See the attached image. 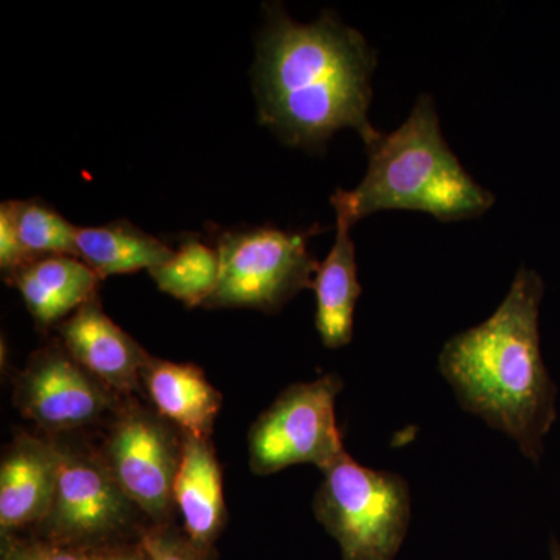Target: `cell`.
<instances>
[{
  "instance_id": "cell-15",
  "label": "cell",
  "mask_w": 560,
  "mask_h": 560,
  "mask_svg": "<svg viewBox=\"0 0 560 560\" xmlns=\"http://www.w3.org/2000/svg\"><path fill=\"white\" fill-rule=\"evenodd\" d=\"M151 401L183 434L209 440L220 411L219 390L194 364L147 360L142 371Z\"/></svg>"
},
{
  "instance_id": "cell-18",
  "label": "cell",
  "mask_w": 560,
  "mask_h": 560,
  "mask_svg": "<svg viewBox=\"0 0 560 560\" xmlns=\"http://www.w3.org/2000/svg\"><path fill=\"white\" fill-rule=\"evenodd\" d=\"M10 212L27 260L43 256H75L77 230L57 210L38 201L2 202Z\"/></svg>"
},
{
  "instance_id": "cell-22",
  "label": "cell",
  "mask_w": 560,
  "mask_h": 560,
  "mask_svg": "<svg viewBox=\"0 0 560 560\" xmlns=\"http://www.w3.org/2000/svg\"><path fill=\"white\" fill-rule=\"evenodd\" d=\"M90 560H151L142 547L136 550L90 552Z\"/></svg>"
},
{
  "instance_id": "cell-14",
  "label": "cell",
  "mask_w": 560,
  "mask_h": 560,
  "mask_svg": "<svg viewBox=\"0 0 560 560\" xmlns=\"http://www.w3.org/2000/svg\"><path fill=\"white\" fill-rule=\"evenodd\" d=\"M28 312L47 327L79 311L95 298L101 278L75 256H43L22 264L7 276Z\"/></svg>"
},
{
  "instance_id": "cell-13",
  "label": "cell",
  "mask_w": 560,
  "mask_h": 560,
  "mask_svg": "<svg viewBox=\"0 0 560 560\" xmlns=\"http://www.w3.org/2000/svg\"><path fill=\"white\" fill-rule=\"evenodd\" d=\"M337 215V234L326 260L315 276V324L326 348L349 345L353 334V313L361 294L355 243L350 237L353 223L338 202L331 201Z\"/></svg>"
},
{
  "instance_id": "cell-16",
  "label": "cell",
  "mask_w": 560,
  "mask_h": 560,
  "mask_svg": "<svg viewBox=\"0 0 560 560\" xmlns=\"http://www.w3.org/2000/svg\"><path fill=\"white\" fill-rule=\"evenodd\" d=\"M173 250L127 220L77 230V257L101 279L153 270L171 259Z\"/></svg>"
},
{
  "instance_id": "cell-23",
  "label": "cell",
  "mask_w": 560,
  "mask_h": 560,
  "mask_svg": "<svg viewBox=\"0 0 560 560\" xmlns=\"http://www.w3.org/2000/svg\"><path fill=\"white\" fill-rule=\"evenodd\" d=\"M44 551L46 548L39 545H18L7 551L3 560H44Z\"/></svg>"
},
{
  "instance_id": "cell-8",
  "label": "cell",
  "mask_w": 560,
  "mask_h": 560,
  "mask_svg": "<svg viewBox=\"0 0 560 560\" xmlns=\"http://www.w3.org/2000/svg\"><path fill=\"white\" fill-rule=\"evenodd\" d=\"M127 499L108 464L81 453L60 451L57 489L47 522L61 545L98 539L119 528L128 514Z\"/></svg>"
},
{
  "instance_id": "cell-21",
  "label": "cell",
  "mask_w": 560,
  "mask_h": 560,
  "mask_svg": "<svg viewBox=\"0 0 560 560\" xmlns=\"http://www.w3.org/2000/svg\"><path fill=\"white\" fill-rule=\"evenodd\" d=\"M44 560H90V552L70 545H57V547L46 548Z\"/></svg>"
},
{
  "instance_id": "cell-24",
  "label": "cell",
  "mask_w": 560,
  "mask_h": 560,
  "mask_svg": "<svg viewBox=\"0 0 560 560\" xmlns=\"http://www.w3.org/2000/svg\"><path fill=\"white\" fill-rule=\"evenodd\" d=\"M550 552H551V560H560V545H559V541L555 539V537H552V540H551Z\"/></svg>"
},
{
  "instance_id": "cell-1",
  "label": "cell",
  "mask_w": 560,
  "mask_h": 560,
  "mask_svg": "<svg viewBox=\"0 0 560 560\" xmlns=\"http://www.w3.org/2000/svg\"><path fill=\"white\" fill-rule=\"evenodd\" d=\"M377 54L355 28L324 11L312 24L267 7L254 65L259 120L289 145L318 151L338 131L378 139L370 120Z\"/></svg>"
},
{
  "instance_id": "cell-11",
  "label": "cell",
  "mask_w": 560,
  "mask_h": 560,
  "mask_svg": "<svg viewBox=\"0 0 560 560\" xmlns=\"http://www.w3.org/2000/svg\"><path fill=\"white\" fill-rule=\"evenodd\" d=\"M60 448L36 438L14 442L0 467V526L3 533L49 517L57 489Z\"/></svg>"
},
{
  "instance_id": "cell-4",
  "label": "cell",
  "mask_w": 560,
  "mask_h": 560,
  "mask_svg": "<svg viewBox=\"0 0 560 560\" xmlns=\"http://www.w3.org/2000/svg\"><path fill=\"white\" fill-rule=\"evenodd\" d=\"M323 474L313 510L340 545L342 560L396 559L410 526L408 482L361 466L348 452Z\"/></svg>"
},
{
  "instance_id": "cell-7",
  "label": "cell",
  "mask_w": 560,
  "mask_h": 560,
  "mask_svg": "<svg viewBox=\"0 0 560 560\" xmlns=\"http://www.w3.org/2000/svg\"><path fill=\"white\" fill-rule=\"evenodd\" d=\"M179 451L156 419L130 410L114 427L108 467L127 499L160 521L171 511Z\"/></svg>"
},
{
  "instance_id": "cell-6",
  "label": "cell",
  "mask_w": 560,
  "mask_h": 560,
  "mask_svg": "<svg viewBox=\"0 0 560 560\" xmlns=\"http://www.w3.org/2000/svg\"><path fill=\"white\" fill-rule=\"evenodd\" d=\"M341 389V378L329 374L280 393L249 431L250 469L270 475L315 464L324 471L337 463L346 453L335 415Z\"/></svg>"
},
{
  "instance_id": "cell-5",
  "label": "cell",
  "mask_w": 560,
  "mask_h": 560,
  "mask_svg": "<svg viewBox=\"0 0 560 560\" xmlns=\"http://www.w3.org/2000/svg\"><path fill=\"white\" fill-rule=\"evenodd\" d=\"M319 228L290 232L264 226L221 232L219 285L205 307H249L275 312L300 291L313 289L319 264L308 241Z\"/></svg>"
},
{
  "instance_id": "cell-3",
  "label": "cell",
  "mask_w": 560,
  "mask_h": 560,
  "mask_svg": "<svg viewBox=\"0 0 560 560\" xmlns=\"http://www.w3.org/2000/svg\"><path fill=\"white\" fill-rule=\"evenodd\" d=\"M368 149V172L357 189L337 190L353 223L381 210H418L440 221L477 219L495 202L463 167L441 131L433 97L422 94L397 130Z\"/></svg>"
},
{
  "instance_id": "cell-19",
  "label": "cell",
  "mask_w": 560,
  "mask_h": 560,
  "mask_svg": "<svg viewBox=\"0 0 560 560\" xmlns=\"http://www.w3.org/2000/svg\"><path fill=\"white\" fill-rule=\"evenodd\" d=\"M140 547L151 560H209V551L195 547L186 536L154 529L145 534Z\"/></svg>"
},
{
  "instance_id": "cell-2",
  "label": "cell",
  "mask_w": 560,
  "mask_h": 560,
  "mask_svg": "<svg viewBox=\"0 0 560 560\" xmlns=\"http://www.w3.org/2000/svg\"><path fill=\"white\" fill-rule=\"evenodd\" d=\"M544 293L539 272L521 268L495 313L452 337L440 355L442 375L460 407L508 434L536 464L558 418V386L540 350Z\"/></svg>"
},
{
  "instance_id": "cell-10",
  "label": "cell",
  "mask_w": 560,
  "mask_h": 560,
  "mask_svg": "<svg viewBox=\"0 0 560 560\" xmlns=\"http://www.w3.org/2000/svg\"><path fill=\"white\" fill-rule=\"evenodd\" d=\"M60 334L69 355L98 381L121 393L136 389L149 355L95 298L62 320Z\"/></svg>"
},
{
  "instance_id": "cell-9",
  "label": "cell",
  "mask_w": 560,
  "mask_h": 560,
  "mask_svg": "<svg viewBox=\"0 0 560 560\" xmlns=\"http://www.w3.org/2000/svg\"><path fill=\"white\" fill-rule=\"evenodd\" d=\"M109 397L60 348L40 350L18 383L22 412L47 430L88 425L108 410Z\"/></svg>"
},
{
  "instance_id": "cell-12",
  "label": "cell",
  "mask_w": 560,
  "mask_h": 560,
  "mask_svg": "<svg viewBox=\"0 0 560 560\" xmlns=\"http://www.w3.org/2000/svg\"><path fill=\"white\" fill-rule=\"evenodd\" d=\"M173 500L183 518L184 536L209 551L224 523L223 478L209 440L183 434Z\"/></svg>"
},
{
  "instance_id": "cell-17",
  "label": "cell",
  "mask_w": 560,
  "mask_h": 560,
  "mask_svg": "<svg viewBox=\"0 0 560 560\" xmlns=\"http://www.w3.org/2000/svg\"><path fill=\"white\" fill-rule=\"evenodd\" d=\"M158 289L187 307H205L220 279V254L200 238L189 237L173 250L171 259L150 270Z\"/></svg>"
},
{
  "instance_id": "cell-20",
  "label": "cell",
  "mask_w": 560,
  "mask_h": 560,
  "mask_svg": "<svg viewBox=\"0 0 560 560\" xmlns=\"http://www.w3.org/2000/svg\"><path fill=\"white\" fill-rule=\"evenodd\" d=\"M25 261H27V256L18 241L10 212L2 205L0 206V267L9 276Z\"/></svg>"
}]
</instances>
